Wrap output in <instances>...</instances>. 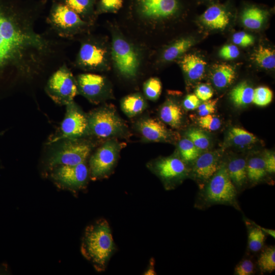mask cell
Listing matches in <instances>:
<instances>
[{"instance_id": "cell-43", "label": "cell", "mask_w": 275, "mask_h": 275, "mask_svg": "<svg viewBox=\"0 0 275 275\" xmlns=\"http://www.w3.org/2000/svg\"><path fill=\"white\" fill-rule=\"evenodd\" d=\"M123 0H101L100 8L104 12H116L122 6Z\"/></svg>"}, {"instance_id": "cell-11", "label": "cell", "mask_w": 275, "mask_h": 275, "mask_svg": "<svg viewBox=\"0 0 275 275\" xmlns=\"http://www.w3.org/2000/svg\"><path fill=\"white\" fill-rule=\"evenodd\" d=\"M89 176V169L86 162L76 165L58 166L52 173L54 180L75 190L85 187Z\"/></svg>"}, {"instance_id": "cell-26", "label": "cell", "mask_w": 275, "mask_h": 275, "mask_svg": "<svg viewBox=\"0 0 275 275\" xmlns=\"http://www.w3.org/2000/svg\"><path fill=\"white\" fill-rule=\"evenodd\" d=\"M256 256V261L260 274L271 273L275 270L274 245H265Z\"/></svg>"}, {"instance_id": "cell-34", "label": "cell", "mask_w": 275, "mask_h": 275, "mask_svg": "<svg viewBox=\"0 0 275 275\" xmlns=\"http://www.w3.org/2000/svg\"><path fill=\"white\" fill-rule=\"evenodd\" d=\"M185 135L199 150L206 149L209 146V137L201 130L189 129L185 132Z\"/></svg>"}, {"instance_id": "cell-10", "label": "cell", "mask_w": 275, "mask_h": 275, "mask_svg": "<svg viewBox=\"0 0 275 275\" xmlns=\"http://www.w3.org/2000/svg\"><path fill=\"white\" fill-rule=\"evenodd\" d=\"M61 133L63 139H80L89 135L87 115L73 101L66 105Z\"/></svg>"}, {"instance_id": "cell-42", "label": "cell", "mask_w": 275, "mask_h": 275, "mask_svg": "<svg viewBox=\"0 0 275 275\" xmlns=\"http://www.w3.org/2000/svg\"><path fill=\"white\" fill-rule=\"evenodd\" d=\"M213 92L211 88L206 84L199 85L195 91V95L201 100H209L213 96Z\"/></svg>"}, {"instance_id": "cell-8", "label": "cell", "mask_w": 275, "mask_h": 275, "mask_svg": "<svg viewBox=\"0 0 275 275\" xmlns=\"http://www.w3.org/2000/svg\"><path fill=\"white\" fill-rule=\"evenodd\" d=\"M47 90L50 97L61 105H67L73 101L78 93L76 81L65 68L60 69L51 76Z\"/></svg>"}, {"instance_id": "cell-12", "label": "cell", "mask_w": 275, "mask_h": 275, "mask_svg": "<svg viewBox=\"0 0 275 275\" xmlns=\"http://www.w3.org/2000/svg\"><path fill=\"white\" fill-rule=\"evenodd\" d=\"M134 127L145 142H168L175 138L174 133L164 123L151 117L140 118L135 122Z\"/></svg>"}, {"instance_id": "cell-44", "label": "cell", "mask_w": 275, "mask_h": 275, "mask_svg": "<svg viewBox=\"0 0 275 275\" xmlns=\"http://www.w3.org/2000/svg\"><path fill=\"white\" fill-rule=\"evenodd\" d=\"M200 104V100L195 94H193L187 95L182 103L183 107L188 111L197 109Z\"/></svg>"}, {"instance_id": "cell-13", "label": "cell", "mask_w": 275, "mask_h": 275, "mask_svg": "<svg viewBox=\"0 0 275 275\" xmlns=\"http://www.w3.org/2000/svg\"><path fill=\"white\" fill-rule=\"evenodd\" d=\"M223 161L216 152L200 154L190 168L189 177L197 183L200 188L216 172Z\"/></svg>"}, {"instance_id": "cell-25", "label": "cell", "mask_w": 275, "mask_h": 275, "mask_svg": "<svg viewBox=\"0 0 275 275\" xmlns=\"http://www.w3.org/2000/svg\"><path fill=\"white\" fill-rule=\"evenodd\" d=\"M147 102L139 93L127 95L122 99L121 109L128 118H133L143 113L147 107Z\"/></svg>"}, {"instance_id": "cell-31", "label": "cell", "mask_w": 275, "mask_h": 275, "mask_svg": "<svg viewBox=\"0 0 275 275\" xmlns=\"http://www.w3.org/2000/svg\"><path fill=\"white\" fill-rule=\"evenodd\" d=\"M194 44V41L190 38H182L178 40L163 52V60L170 62L174 60L186 52Z\"/></svg>"}, {"instance_id": "cell-29", "label": "cell", "mask_w": 275, "mask_h": 275, "mask_svg": "<svg viewBox=\"0 0 275 275\" xmlns=\"http://www.w3.org/2000/svg\"><path fill=\"white\" fill-rule=\"evenodd\" d=\"M178 150L177 155L189 168L201 154L200 150L186 138L179 141Z\"/></svg>"}, {"instance_id": "cell-16", "label": "cell", "mask_w": 275, "mask_h": 275, "mask_svg": "<svg viewBox=\"0 0 275 275\" xmlns=\"http://www.w3.org/2000/svg\"><path fill=\"white\" fill-rule=\"evenodd\" d=\"M225 163L229 177L239 194L248 186L246 160L242 157H233Z\"/></svg>"}, {"instance_id": "cell-28", "label": "cell", "mask_w": 275, "mask_h": 275, "mask_svg": "<svg viewBox=\"0 0 275 275\" xmlns=\"http://www.w3.org/2000/svg\"><path fill=\"white\" fill-rule=\"evenodd\" d=\"M266 18L265 11L253 6L245 9L241 15L242 23L250 29L256 30L260 28Z\"/></svg>"}, {"instance_id": "cell-46", "label": "cell", "mask_w": 275, "mask_h": 275, "mask_svg": "<svg viewBox=\"0 0 275 275\" xmlns=\"http://www.w3.org/2000/svg\"><path fill=\"white\" fill-rule=\"evenodd\" d=\"M154 259L152 258L150 260L149 265L147 270L145 271L144 274H156V273L154 270Z\"/></svg>"}, {"instance_id": "cell-2", "label": "cell", "mask_w": 275, "mask_h": 275, "mask_svg": "<svg viewBox=\"0 0 275 275\" xmlns=\"http://www.w3.org/2000/svg\"><path fill=\"white\" fill-rule=\"evenodd\" d=\"M238 194L228 175L225 161L197 194L194 207L204 210L213 206H230L242 212L238 201Z\"/></svg>"}, {"instance_id": "cell-37", "label": "cell", "mask_w": 275, "mask_h": 275, "mask_svg": "<svg viewBox=\"0 0 275 275\" xmlns=\"http://www.w3.org/2000/svg\"><path fill=\"white\" fill-rule=\"evenodd\" d=\"M198 123L202 128L209 131L216 130L221 126V120L212 114L201 116L198 120Z\"/></svg>"}, {"instance_id": "cell-17", "label": "cell", "mask_w": 275, "mask_h": 275, "mask_svg": "<svg viewBox=\"0 0 275 275\" xmlns=\"http://www.w3.org/2000/svg\"><path fill=\"white\" fill-rule=\"evenodd\" d=\"M79 62L84 66L95 68L102 66L106 60V51L92 43L84 44L79 50Z\"/></svg>"}, {"instance_id": "cell-14", "label": "cell", "mask_w": 275, "mask_h": 275, "mask_svg": "<svg viewBox=\"0 0 275 275\" xmlns=\"http://www.w3.org/2000/svg\"><path fill=\"white\" fill-rule=\"evenodd\" d=\"M179 9L177 0H139V9L144 17L159 19L173 15Z\"/></svg>"}, {"instance_id": "cell-30", "label": "cell", "mask_w": 275, "mask_h": 275, "mask_svg": "<svg viewBox=\"0 0 275 275\" xmlns=\"http://www.w3.org/2000/svg\"><path fill=\"white\" fill-rule=\"evenodd\" d=\"M228 141L236 146H246L256 143L257 137L252 133L240 127L231 128L228 133Z\"/></svg>"}, {"instance_id": "cell-40", "label": "cell", "mask_w": 275, "mask_h": 275, "mask_svg": "<svg viewBox=\"0 0 275 275\" xmlns=\"http://www.w3.org/2000/svg\"><path fill=\"white\" fill-rule=\"evenodd\" d=\"M239 50L238 47L233 44L225 45L220 49L219 56L225 60H233L238 57Z\"/></svg>"}, {"instance_id": "cell-9", "label": "cell", "mask_w": 275, "mask_h": 275, "mask_svg": "<svg viewBox=\"0 0 275 275\" xmlns=\"http://www.w3.org/2000/svg\"><path fill=\"white\" fill-rule=\"evenodd\" d=\"M113 59L118 71L127 78L135 76L139 65L137 52L133 46L120 36H115L112 43Z\"/></svg>"}, {"instance_id": "cell-18", "label": "cell", "mask_w": 275, "mask_h": 275, "mask_svg": "<svg viewBox=\"0 0 275 275\" xmlns=\"http://www.w3.org/2000/svg\"><path fill=\"white\" fill-rule=\"evenodd\" d=\"M159 118L163 123L173 128H179L182 124L183 112L179 104L172 99L167 100L159 110Z\"/></svg>"}, {"instance_id": "cell-1", "label": "cell", "mask_w": 275, "mask_h": 275, "mask_svg": "<svg viewBox=\"0 0 275 275\" xmlns=\"http://www.w3.org/2000/svg\"><path fill=\"white\" fill-rule=\"evenodd\" d=\"M116 250L111 227L103 218L87 226L81 244V252L95 269L104 271Z\"/></svg>"}, {"instance_id": "cell-22", "label": "cell", "mask_w": 275, "mask_h": 275, "mask_svg": "<svg viewBox=\"0 0 275 275\" xmlns=\"http://www.w3.org/2000/svg\"><path fill=\"white\" fill-rule=\"evenodd\" d=\"M180 64L187 77L191 80H196L202 77L207 63L196 54L190 53L184 56Z\"/></svg>"}, {"instance_id": "cell-35", "label": "cell", "mask_w": 275, "mask_h": 275, "mask_svg": "<svg viewBox=\"0 0 275 275\" xmlns=\"http://www.w3.org/2000/svg\"><path fill=\"white\" fill-rule=\"evenodd\" d=\"M161 90V83L156 77L148 79L143 85V91L146 97L151 101H155L159 97Z\"/></svg>"}, {"instance_id": "cell-41", "label": "cell", "mask_w": 275, "mask_h": 275, "mask_svg": "<svg viewBox=\"0 0 275 275\" xmlns=\"http://www.w3.org/2000/svg\"><path fill=\"white\" fill-rule=\"evenodd\" d=\"M217 102V99L204 101L197 108L198 115L201 117L214 113Z\"/></svg>"}, {"instance_id": "cell-36", "label": "cell", "mask_w": 275, "mask_h": 275, "mask_svg": "<svg viewBox=\"0 0 275 275\" xmlns=\"http://www.w3.org/2000/svg\"><path fill=\"white\" fill-rule=\"evenodd\" d=\"M272 97V92L269 88L259 87L254 89L252 102L257 106H264L271 102Z\"/></svg>"}, {"instance_id": "cell-3", "label": "cell", "mask_w": 275, "mask_h": 275, "mask_svg": "<svg viewBox=\"0 0 275 275\" xmlns=\"http://www.w3.org/2000/svg\"><path fill=\"white\" fill-rule=\"evenodd\" d=\"M41 40L20 29L0 6V67L22 57L30 47L40 48Z\"/></svg>"}, {"instance_id": "cell-32", "label": "cell", "mask_w": 275, "mask_h": 275, "mask_svg": "<svg viewBox=\"0 0 275 275\" xmlns=\"http://www.w3.org/2000/svg\"><path fill=\"white\" fill-rule=\"evenodd\" d=\"M253 60L260 67L267 69L275 67L274 50L260 46L253 54Z\"/></svg>"}, {"instance_id": "cell-20", "label": "cell", "mask_w": 275, "mask_h": 275, "mask_svg": "<svg viewBox=\"0 0 275 275\" xmlns=\"http://www.w3.org/2000/svg\"><path fill=\"white\" fill-rule=\"evenodd\" d=\"M202 22L211 29H223L229 24L230 18L226 10L218 5L208 8L201 17Z\"/></svg>"}, {"instance_id": "cell-6", "label": "cell", "mask_w": 275, "mask_h": 275, "mask_svg": "<svg viewBox=\"0 0 275 275\" xmlns=\"http://www.w3.org/2000/svg\"><path fill=\"white\" fill-rule=\"evenodd\" d=\"M124 146L117 139L106 140L90 158L91 178L93 180L108 178L115 170Z\"/></svg>"}, {"instance_id": "cell-15", "label": "cell", "mask_w": 275, "mask_h": 275, "mask_svg": "<svg viewBox=\"0 0 275 275\" xmlns=\"http://www.w3.org/2000/svg\"><path fill=\"white\" fill-rule=\"evenodd\" d=\"M78 92L92 102L99 101L106 90L105 78L98 74L85 73L76 80Z\"/></svg>"}, {"instance_id": "cell-33", "label": "cell", "mask_w": 275, "mask_h": 275, "mask_svg": "<svg viewBox=\"0 0 275 275\" xmlns=\"http://www.w3.org/2000/svg\"><path fill=\"white\" fill-rule=\"evenodd\" d=\"M258 271L255 256L246 252L242 259L236 265L233 274L253 275Z\"/></svg>"}, {"instance_id": "cell-4", "label": "cell", "mask_w": 275, "mask_h": 275, "mask_svg": "<svg viewBox=\"0 0 275 275\" xmlns=\"http://www.w3.org/2000/svg\"><path fill=\"white\" fill-rule=\"evenodd\" d=\"M89 135L103 139L129 138L130 132L114 106L103 105L87 115Z\"/></svg>"}, {"instance_id": "cell-24", "label": "cell", "mask_w": 275, "mask_h": 275, "mask_svg": "<svg viewBox=\"0 0 275 275\" xmlns=\"http://www.w3.org/2000/svg\"><path fill=\"white\" fill-rule=\"evenodd\" d=\"M236 76L234 68L226 63L215 64L212 68L211 79L218 88H224L231 85Z\"/></svg>"}, {"instance_id": "cell-38", "label": "cell", "mask_w": 275, "mask_h": 275, "mask_svg": "<svg viewBox=\"0 0 275 275\" xmlns=\"http://www.w3.org/2000/svg\"><path fill=\"white\" fill-rule=\"evenodd\" d=\"M66 5L77 14L86 13L91 7L92 0H65Z\"/></svg>"}, {"instance_id": "cell-39", "label": "cell", "mask_w": 275, "mask_h": 275, "mask_svg": "<svg viewBox=\"0 0 275 275\" xmlns=\"http://www.w3.org/2000/svg\"><path fill=\"white\" fill-rule=\"evenodd\" d=\"M232 40L235 44L238 45L247 47L254 43V38L245 32H239L233 35Z\"/></svg>"}, {"instance_id": "cell-21", "label": "cell", "mask_w": 275, "mask_h": 275, "mask_svg": "<svg viewBox=\"0 0 275 275\" xmlns=\"http://www.w3.org/2000/svg\"><path fill=\"white\" fill-rule=\"evenodd\" d=\"M52 20L56 24L63 29H71L84 24L78 14L67 5L60 4L52 13Z\"/></svg>"}, {"instance_id": "cell-45", "label": "cell", "mask_w": 275, "mask_h": 275, "mask_svg": "<svg viewBox=\"0 0 275 275\" xmlns=\"http://www.w3.org/2000/svg\"><path fill=\"white\" fill-rule=\"evenodd\" d=\"M263 158L268 176L272 175L275 173V156L274 153H266Z\"/></svg>"}, {"instance_id": "cell-5", "label": "cell", "mask_w": 275, "mask_h": 275, "mask_svg": "<svg viewBox=\"0 0 275 275\" xmlns=\"http://www.w3.org/2000/svg\"><path fill=\"white\" fill-rule=\"evenodd\" d=\"M146 167L160 180L167 190L175 189L189 176L190 168L178 155L153 159Z\"/></svg>"}, {"instance_id": "cell-23", "label": "cell", "mask_w": 275, "mask_h": 275, "mask_svg": "<svg viewBox=\"0 0 275 275\" xmlns=\"http://www.w3.org/2000/svg\"><path fill=\"white\" fill-rule=\"evenodd\" d=\"M268 176L263 157L254 156L246 160L248 186H253L261 183Z\"/></svg>"}, {"instance_id": "cell-7", "label": "cell", "mask_w": 275, "mask_h": 275, "mask_svg": "<svg viewBox=\"0 0 275 275\" xmlns=\"http://www.w3.org/2000/svg\"><path fill=\"white\" fill-rule=\"evenodd\" d=\"M94 147L93 142L84 138L64 139L50 154L48 164L53 167L86 162Z\"/></svg>"}, {"instance_id": "cell-27", "label": "cell", "mask_w": 275, "mask_h": 275, "mask_svg": "<svg viewBox=\"0 0 275 275\" xmlns=\"http://www.w3.org/2000/svg\"><path fill=\"white\" fill-rule=\"evenodd\" d=\"M254 89L246 81L235 86L230 93L231 101L238 107L246 106L252 103Z\"/></svg>"}, {"instance_id": "cell-19", "label": "cell", "mask_w": 275, "mask_h": 275, "mask_svg": "<svg viewBox=\"0 0 275 275\" xmlns=\"http://www.w3.org/2000/svg\"><path fill=\"white\" fill-rule=\"evenodd\" d=\"M247 229L248 242L246 252L254 256L264 248L267 235L258 228L257 224L243 216Z\"/></svg>"}]
</instances>
